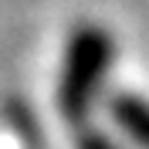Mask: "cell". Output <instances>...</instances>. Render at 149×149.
Masks as SVG:
<instances>
[{
  "label": "cell",
  "instance_id": "3957f363",
  "mask_svg": "<svg viewBox=\"0 0 149 149\" xmlns=\"http://www.w3.org/2000/svg\"><path fill=\"white\" fill-rule=\"evenodd\" d=\"M74 149H125L115 136L95 129V125H81L74 132Z\"/></svg>",
  "mask_w": 149,
  "mask_h": 149
},
{
  "label": "cell",
  "instance_id": "7a4b0ae2",
  "mask_svg": "<svg viewBox=\"0 0 149 149\" xmlns=\"http://www.w3.org/2000/svg\"><path fill=\"white\" fill-rule=\"evenodd\" d=\"M109 122L136 149H149V98L139 92H115L105 98Z\"/></svg>",
  "mask_w": 149,
  "mask_h": 149
},
{
  "label": "cell",
  "instance_id": "6da1fadb",
  "mask_svg": "<svg viewBox=\"0 0 149 149\" xmlns=\"http://www.w3.org/2000/svg\"><path fill=\"white\" fill-rule=\"evenodd\" d=\"M112 58H115V41H112L109 27L85 20L68 34L65 51H61V68H58V88H54V105L68 125H74V129L88 125L95 105L102 102Z\"/></svg>",
  "mask_w": 149,
  "mask_h": 149
}]
</instances>
